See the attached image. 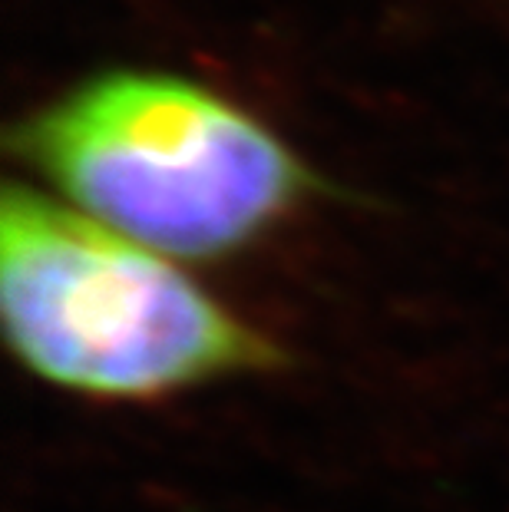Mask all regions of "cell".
I'll list each match as a JSON object with an SVG mask.
<instances>
[{"label": "cell", "mask_w": 509, "mask_h": 512, "mask_svg": "<svg viewBox=\"0 0 509 512\" xmlns=\"http://www.w3.org/2000/svg\"><path fill=\"white\" fill-rule=\"evenodd\" d=\"M0 314L30 374L100 400H162L278 361L179 261L34 189H7L0 209Z\"/></svg>", "instance_id": "7a4b0ae2"}, {"label": "cell", "mask_w": 509, "mask_h": 512, "mask_svg": "<svg viewBox=\"0 0 509 512\" xmlns=\"http://www.w3.org/2000/svg\"><path fill=\"white\" fill-rule=\"evenodd\" d=\"M27 162L70 209L172 261L245 252L314 179L268 126L172 73H106L24 126Z\"/></svg>", "instance_id": "6da1fadb"}]
</instances>
